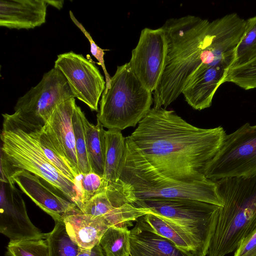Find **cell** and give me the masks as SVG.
I'll list each match as a JSON object with an SVG mask.
<instances>
[{
  "label": "cell",
  "mask_w": 256,
  "mask_h": 256,
  "mask_svg": "<svg viewBox=\"0 0 256 256\" xmlns=\"http://www.w3.org/2000/svg\"><path fill=\"white\" fill-rule=\"evenodd\" d=\"M226 135L222 126L200 128L174 110L154 107L129 136L160 174L190 183L210 180L208 166Z\"/></svg>",
  "instance_id": "6da1fadb"
},
{
  "label": "cell",
  "mask_w": 256,
  "mask_h": 256,
  "mask_svg": "<svg viewBox=\"0 0 256 256\" xmlns=\"http://www.w3.org/2000/svg\"><path fill=\"white\" fill-rule=\"evenodd\" d=\"M210 22L188 15L167 20L162 28L168 40L164 68L154 92V108H164L182 93L194 72L211 65L207 49Z\"/></svg>",
  "instance_id": "7a4b0ae2"
},
{
  "label": "cell",
  "mask_w": 256,
  "mask_h": 256,
  "mask_svg": "<svg viewBox=\"0 0 256 256\" xmlns=\"http://www.w3.org/2000/svg\"><path fill=\"white\" fill-rule=\"evenodd\" d=\"M126 143L119 180L130 201L148 198H187L223 206L214 182H183L166 176L147 160L129 136L126 138Z\"/></svg>",
  "instance_id": "3957f363"
},
{
  "label": "cell",
  "mask_w": 256,
  "mask_h": 256,
  "mask_svg": "<svg viewBox=\"0 0 256 256\" xmlns=\"http://www.w3.org/2000/svg\"><path fill=\"white\" fill-rule=\"evenodd\" d=\"M2 116L1 174L16 170L28 171L45 180L80 209V182L70 180L54 166L18 114Z\"/></svg>",
  "instance_id": "277c9868"
},
{
  "label": "cell",
  "mask_w": 256,
  "mask_h": 256,
  "mask_svg": "<svg viewBox=\"0 0 256 256\" xmlns=\"http://www.w3.org/2000/svg\"><path fill=\"white\" fill-rule=\"evenodd\" d=\"M215 182L224 204L220 207L207 256H225L256 230V174Z\"/></svg>",
  "instance_id": "5b68a950"
},
{
  "label": "cell",
  "mask_w": 256,
  "mask_h": 256,
  "mask_svg": "<svg viewBox=\"0 0 256 256\" xmlns=\"http://www.w3.org/2000/svg\"><path fill=\"white\" fill-rule=\"evenodd\" d=\"M152 94L136 77L129 62L118 66L110 88L102 95L97 120L108 130L134 127L150 110Z\"/></svg>",
  "instance_id": "8992f818"
},
{
  "label": "cell",
  "mask_w": 256,
  "mask_h": 256,
  "mask_svg": "<svg viewBox=\"0 0 256 256\" xmlns=\"http://www.w3.org/2000/svg\"><path fill=\"white\" fill-rule=\"evenodd\" d=\"M130 202L181 226L194 237L208 254L220 206L187 198H148Z\"/></svg>",
  "instance_id": "52a82bcc"
},
{
  "label": "cell",
  "mask_w": 256,
  "mask_h": 256,
  "mask_svg": "<svg viewBox=\"0 0 256 256\" xmlns=\"http://www.w3.org/2000/svg\"><path fill=\"white\" fill-rule=\"evenodd\" d=\"M256 174V125L246 123L226 134L206 170V178L216 182Z\"/></svg>",
  "instance_id": "ba28073f"
},
{
  "label": "cell",
  "mask_w": 256,
  "mask_h": 256,
  "mask_svg": "<svg viewBox=\"0 0 256 256\" xmlns=\"http://www.w3.org/2000/svg\"><path fill=\"white\" fill-rule=\"evenodd\" d=\"M72 98L65 77L54 67L36 86L18 98L14 110L22 117L44 125L58 105Z\"/></svg>",
  "instance_id": "9c48e42d"
},
{
  "label": "cell",
  "mask_w": 256,
  "mask_h": 256,
  "mask_svg": "<svg viewBox=\"0 0 256 256\" xmlns=\"http://www.w3.org/2000/svg\"><path fill=\"white\" fill-rule=\"evenodd\" d=\"M54 68L63 74L74 98L92 110L98 111L106 82L94 64L82 54L71 51L58 55Z\"/></svg>",
  "instance_id": "30bf717a"
},
{
  "label": "cell",
  "mask_w": 256,
  "mask_h": 256,
  "mask_svg": "<svg viewBox=\"0 0 256 256\" xmlns=\"http://www.w3.org/2000/svg\"><path fill=\"white\" fill-rule=\"evenodd\" d=\"M168 50L164 30L146 28L128 62L134 74L151 92L156 90L164 70Z\"/></svg>",
  "instance_id": "8fae6325"
},
{
  "label": "cell",
  "mask_w": 256,
  "mask_h": 256,
  "mask_svg": "<svg viewBox=\"0 0 256 256\" xmlns=\"http://www.w3.org/2000/svg\"><path fill=\"white\" fill-rule=\"evenodd\" d=\"M86 214L100 216L110 226L126 228L150 213L148 208L134 206L128 200L118 180L110 182L102 192L86 202L80 209Z\"/></svg>",
  "instance_id": "7c38bea8"
},
{
  "label": "cell",
  "mask_w": 256,
  "mask_h": 256,
  "mask_svg": "<svg viewBox=\"0 0 256 256\" xmlns=\"http://www.w3.org/2000/svg\"><path fill=\"white\" fill-rule=\"evenodd\" d=\"M1 180L16 183L40 208L54 220H62L80 209L44 179L25 170L1 174Z\"/></svg>",
  "instance_id": "4fadbf2b"
},
{
  "label": "cell",
  "mask_w": 256,
  "mask_h": 256,
  "mask_svg": "<svg viewBox=\"0 0 256 256\" xmlns=\"http://www.w3.org/2000/svg\"><path fill=\"white\" fill-rule=\"evenodd\" d=\"M14 184L1 181L0 232L10 242L45 239L46 233L30 220L24 201Z\"/></svg>",
  "instance_id": "5bb4252c"
},
{
  "label": "cell",
  "mask_w": 256,
  "mask_h": 256,
  "mask_svg": "<svg viewBox=\"0 0 256 256\" xmlns=\"http://www.w3.org/2000/svg\"><path fill=\"white\" fill-rule=\"evenodd\" d=\"M74 98L58 105L42 126L56 150L72 169L80 174L76 149L72 116L76 106Z\"/></svg>",
  "instance_id": "9a60e30c"
},
{
  "label": "cell",
  "mask_w": 256,
  "mask_h": 256,
  "mask_svg": "<svg viewBox=\"0 0 256 256\" xmlns=\"http://www.w3.org/2000/svg\"><path fill=\"white\" fill-rule=\"evenodd\" d=\"M228 70L224 64L201 65L182 91L187 103L196 110L210 107L216 91L223 84Z\"/></svg>",
  "instance_id": "2e32d148"
},
{
  "label": "cell",
  "mask_w": 256,
  "mask_h": 256,
  "mask_svg": "<svg viewBox=\"0 0 256 256\" xmlns=\"http://www.w3.org/2000/svg\"><path fill=\"white\" fill-rule=\"evenodd\" d=\"M46 0H0V26L10 29H32L46 22Z\"/></svg>",
  "instance_id": "e0dca14e"
},
{
  "label": "cell",
  "mask_w": 256,
  "mask_h": 256,
  "mask_svg": "<svg viewBox=\"0 0 256 256\" xmlns=\"http://www.w3.org/2000/svg\"><path fill=\"white\" fill-rule=\"evenodd\" d=\"M130 256H198L151 230L142 220L130 230Z\"/></svg>",
  "instance_id": "ac0fdd59"
},
{
  "label": "cell",
  "mask_w": 256,
  "mask_h": 256,
  "mask_svg": "<svg viewBox=\"0 0 256 256\" xmlns=\"http://www.w3.org/2000/svg\"><path fill=\"white\" fill-rule=\"evenodd\" d=\"M70 238L81 248L90 250L100 243L110 226L103 218L82 212L80 209L64 218Z\"/></svg>",
  "instance_id": "d6986e66"
},
{
  "label": "cell",
  "mask_w": 256,
  "mask_h": 256,
  "mask_svg": "<svg viewBox=\"0 0 256 256\" xmlns=\"http://www.w3.org/2000/svg\"><path fill=\"white\" fill-rule=\"evenodd\" d=\"M141 218L151 230L180 248L191 252L198 256H207L194 237L177 224L152 212Z\"/></svg>",
  "instance_id": "ffe728a7"
},
{
  "label": "cell",
  "mask_w": 256,
  "mask_h": 256,
  "mask_svg": "<svg viewBox=\"0 0 256 256\" xmlns=\"http://www.w3.org/2000/svg\"><path fill=\"white\" fill-rule=\"evenodd\" d=\"M106 159L103 178L110 183L117 182L120 177L124 161L126 138L121 130L106 131Z\"/></svg>",
  "instance_id": "44dd1931"
},
{
  "label": "cell",
  "mask_w": 256,
  "mask_h": 256,
  "mask_svg": "<svg viewBox=\"0 0 256 256\" xmlns=\"http://www.w3.org/2000/svg\"><path fill=\"white\" fill-rule=\"evenodd\" d=\"M20 116L24 120L32 136L41 148L47 158L54 166L70 180L76 184H80L79 178L60 154L43 130L42 126L44 125Z\"/></svg>",
  "instance_id": "7402d4cb"
},
{
  "label": "cell",
  "mask_w": 256,
  "mask_h": 256,
  "mask_svg": "<svg viewBox=\"0 0 256 256\" xmlns=\"http://www.w3.org/2000/svg\"><path fill=\"white\" fill-rule=\"evenodd\" d=\"M86 150L92 172L103 176L106 159V131L97 120L94 125L84 118Z\"/></svg>",
  "instance_id": "603a6c76"
},
{
  "label": "cell",
  "mask_w": 256,
  "mask_h": 256,
  "mask_svg": "<svg viewBox=\"0 0 256 256\" xmlns=\"http://www.w3.org/2000/svg\"><path fill=\"white\" fill-rule=\"evenodd\" d=\"M53 230L46 233L50 256H78L82 248L70 238L64 220H56Z\"/></svg>",
  "instance_id": "cb8c5ba5"
},
{
  "label": "cell",
  "mask_w": 256,
  "mask_h": 256,
  "mask_svg": "<svg viewBox=\"0 0 256 256\" xmlns=\"http://www.w3.org/2000/svg\"><path fill=\"white\" fill-rule=\"evenodd\" d=\"M130 234L126 228H108L99 243L106 256H130Z\"/></svg>",
  "instance_id": "d4e9b609"
},
{
  "label": "cell",
  "mask_w": 256,
  "mask_h": 256,
  "mask_svg": "<svg viewBox=\"0 0 256 256\" xmlns=\"http://www.w3.org/2000/svg\"><path fill=\"white\" fill-rule=\"evenodd\" d=\"M255 58H256V16L246 20L244 34L236 48L234 60L229 68L242 66Z\"/></svg>",
  "instance_id": "484cf974"
},
{
  "label": "cell",
  "mask_w": 256,
  "mask_h": 256,
  "mask_svg": "<svg viewBox=\"0 0 256 256\" xmlns=\"http://www.w3.org/2000/svg\"><path fill=\"white\" fill-rule=\"evenodd\" d=\"M84 114L76 104L72 116V124L75 136L78 168L80 176L92 172L86 150L84 125Z\"/></svg>",
  "instance_id": "4316f807"
},
{
  "label": "cell",
  "mask_w": 256,
  "mask_h": 256,
  "mask_svg": "<svg viewBox=\"0 0 256 256\" xmlns=\"http://www.w3.org/2000/svg\"><path fill=\"white\" fill-rule=\"evenodd\" d=\"M226 82L245 90L256 88V58L242 66L228 69L223 84Z\"/></svg>",
  "instance_id": "83f0119b"
},
{
  "label": "cell",
  "mask_w": 256,
  "mask_h": 256,
  "mask_svg": "<svg viewBox=\"0 0 256 256\" xmlns=\"http://www.w3.org/2000/svg\"><path fill=\"white\" fill-rule=\"evenodd\" d=\"M6 256H50L46 239L9 242Z\"/></svg>",
  "instance_id": "f1b7e54d"
},
{
  "label": "cell",
  "mask_w": 256,
  "mask_h": 256,
  "mask_svg": "<svg viewBox=\"0 0 256 256\" xmlns=\"http://www.w3.org/2000/svg\"><path fill=\"white\" fill-rule=\"evenodd\" d=\"M80 180L82 206L96 195L103 192L110 182L102 176L91 172Z\"/></svg>",
  "instance_id": "f546056e"
},
{
  "label": "cell",
  "mask_w": 256,
  "mask_h": 256,
  "mask_svg": "<svg viewBox=\"0 0 256 256\" xmlns=\"http://www.w3.org/2000/svg\"><path fill=\"white\" fill-rule=\"evenodd\" d=\"M70 16L71 20L79 28L86 36L90 44V50L92 55L98 60V64L101 66L104 74L105 80L106 82V88L104 92H106L110 86V74L106 70L104 64V50L99 47L94 42L90 33L86 30L82 24L80 23L75 18L73 12L70 10Z\"/></svg>",
  "instance_id": "4dcf8cb0"
},
{
  "label": "cell",
  "mask_w": 256,
  "mask_h": 256,
  "mask_svg": "<svg viewBox=\"0 0 256 256\" xmlns=\"http://www.w3.org/2000/svg\"><path fill=\"white\" fill-rule=\"evenodd\" d=\"M234 256H256V230L242 240Z\"/></svg>",
  "instance_id": "1f68e13d"
},
{
  "label": "cell",
  "mask_w": 256,
  "mask_h": 256,
  "mask_svg": "<svg viewBox=\"0 0 256 256\" xmlns=\"http://www.w3.org/2000/svg\"><path fill=\"white\" fill-rule=\"evenodd\" d=\"M78 256H106V255L100 244H98L90 250L82 248Z\"/></svg>",
  "instance_id": "d6a6232c"
},
{
  "label": "cell",
  "mask_w": 256,
  "mask_h": 256,
  "mask_svg": "<svg viewBox=\"0 0 256 256\" xmlns=\"http://www.w3.org/2000/svg\"><path fill=\"white\" fill-rule=\"evenodd\" d=\"M46 0L48 5L52 6L58 10H60L62 8L64 2V0Z\"/></svg>",
  "instance_id": "836d02e7"
}]
</instances>
